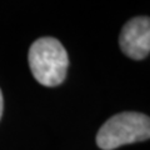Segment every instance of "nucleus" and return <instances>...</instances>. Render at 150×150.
I'll use <instances>...</instances> for the list:
<instances>
[{"label": "nucleus", "mask_w": 150, "mask_h": 150, "mask_svg": "<svg viewBox=\"0 0 150 150\" xmlns=\"http://www.w3.org/2000/svg\"><path fill=\"white\" fill-rule=\"evenodd\" d=\"M29 67L38 83L44 86H58L67 78L69 58L65 48L55 38L35 40L29 49Z\"/></svg>", "instance_id": "f257e3e1"}, {"label": "nucleus", "mask_w": 150, "mask_h": 150, "mask_svg": "<svg viewBox=\"0 0 150 150\" xmlns=\"http://www.w3.org/2000/svg\"><path fill=\"white\" fill-rule=\"evenodd\" d=\"M150 139V118L142 112H119L106 120L98 131L96 144L103 150Z\"/></svg>", "instance_id": "f03ea898"}, {"label": "nucleus", "mask_w": 150, "mask_h": 150, "mask_svg": "<svg viewBox=\"0 0 150 150\" xmlns=\"http://www.w3.org/2000/svg\"><path fill=\"white\" fill-rule=\"evenodd\" d=\"M121 51L134 60L145 59L150 53V18H133L123 26L119 38Z\"/></svg>", "instance_id": "7ed1b4c3"}, {"label": "nucleus", "mask_w": 150, "mask_h": 150, "mask_svg": "<svg viewBox=\"0 0 150 150\" xmlns=\"http://www.w3.org/2000/svg\"><path fill=\"white\" fill-rule=\"evenodd\" d=\"M3 110H4V99H3V93L0 90V119L3 115Z\"/></svg>", "instance_id": "20e7f679"}]
</instances>
